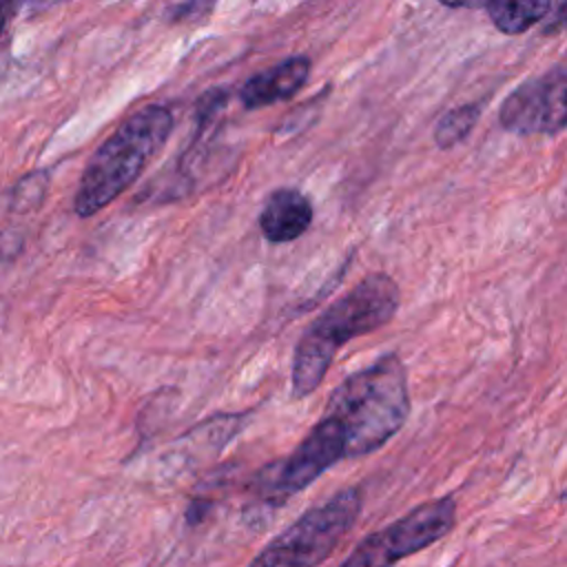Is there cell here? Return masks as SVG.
Returning a JSON list of instances; mask_svg holds the SVG:
<instances>
[{
    "mask_svg": "<svg viewBox=\"0 0 567 567\" xmlns=\"http://www.w3.org/2000/svg\"><path fill=\"white\" fill-rule=\"evenodd\" d=\"M408 416V370L396 352H388L354 370L330 392L321 419L288 456L270 461L255 474L250 492L259 503L281 507L339 461L383 447Z\"/></svg>",
    "mask_w": 567,
    "mask_h": 567,
    "instance_id": "6da1fadb",
    "label": "cell"
},
{
    "mask_svg": "<svg viewBox=\"0 0 567 567\" xmlns=\"http://www.w3.org/2000/svg\"><path fill=\"white\" fill-rule=\"evenodd\" d=\"M399 286L390 275L370 272L323 308L295 346L290 365L292 399H303L321 385L334 354L346 343L390 323L399 310Z\"/></svg>",
    "mask_w": 567,
    "mask_h": 567,
    "instance_id": "7a4b0ae2",
    "label": "cell"
},
{
    "mask_svg": "<svg viewBox=\"0 0 567 567\" xmlns=\"http://www.w3.org/2000/svg\"><path fill=\"white\" fill-rule=\"evenodd\" d=\"M173 131V113L151 104L128 115L89 159L78 195L75 213L91 217L117 199L159 153Z\"/></svg>",
    "mask_w": 567,
    "mask_h": 567,
    "instance_id": "3957f363",
    "label": "cell"
},
{
    "mask_svg": "<svg viewBox=\"0 0 567 567\" xmlns=\"http://www.w3.org/2000/svg\"><path fill=\"white\" fill-rule=\"evenodd\" d=\"M363 507L359 487H343L281 529L248 567H319L352 529Z\"/></svg>",
    "mask_w": 567,
    "mask_h": 567,
    "instance_id": "277c9868",
    "label": "cell"
},
{
    "mask_svg": "<svg viewBox=\"0 0 567 567\" xmlns=\"http://www.w3.org/2000/svg\"><path fill=\"white\" fill-rule=\"evenodd\" d=\"M454 496L425 501L401 518L359 540L339 567H394L399 560L439 543L454 529Z\"/></svg>",
    "mask_w": 567,
    "mask_h": 567,
    "instance_id": "5b68a950",
    "label": "cell"
},
{
    "mask_svg": "<svg viewBox=\"0 0 567 567\" xmlns=\"http://www.w3.org/2000/svg\"><path fill=\"white\" fill-rule=\"evenodd\" d=\"M498 124L512 135H556L567 128V64L520 82L498 106Z\"/></svg>",
    "mask_w": 567,
    "mask_h": 567,
    "instance_id": "8992f818",
    "label": "cell"
},
{
    "mask_svg": "<svg viewBox=\"0 0 567 567\" xmlns=\"http://www.w3.org/2000/svg\"><path fill=\"white\" fill-rule=\"evenodd\" d=\"M310 78V58L292 55L250 75L239 89V102L244 109L255 111L277 102H286L297 95Z\"/></svg>",
    "mask_w": 567,
    "mask_h": 567,
    "instance_id": "52a82bcc",
    "label": "cell"
},
{
    "mask_svg": "<svg viewBox=\"0 0 567 567\" xmlns=\"http://www.w3.org/2000/svg\"><path fill=\"white\" fill-rule=\"evenodd\" d=\"M312 202L299 188H277L264 202L259 230L270 244H290L312 224Z\"/></svg>",
    "mask_w": 567,
    "mask_h": 567,
    "instance_id": "ba28073f",
    "label": "cell"
},
{
    "mask_svg": "<svg viewBox=\"0 0 567 567\" xmlns=\"http://www.w3.org/2000/svg\"><path fill=\"white\" fill-rule=\"evenodd\" d=\"M481 9L487 13L496 31L505 35H518L547 20L554 2H485Z\"/></svg>",
    "mask_w": 567,
    "mask_h": 567,
    "instance_id": "9c48e42d",
    "label": "cell"
},
{
    "mask_svg": "<svg viewBox=\"0 0 567 567\" xmlns=\"http://www.w3.org/2000/svg\"><path fill=\"white\" fill-rule=\"evenodd\" d=\"M478 117H481L478 104H461L445 111L434 126V144L439 148H452L461 144L472 133Z\"/></svg>",
    "mask_w": 567,
    "mask_h": 567,
    "instance_id": "30bf717a",
    "label": "cell"
},
{
    "mask_svg": "<svg viewBox=\"0 0 567 567\" xmlns=\"http://www.w3.org/2000/svg\"><path fill=\"white\" fill-rule=\"evenodd\" d=\"M4 24H7V13H4V9L0 7V33L4 31Z\"/></svg>",
    "mask_w": 567,
    "mask_h": 567,
    "instance_id": "8fae6325",
    "label": "cell"
},
{
    "mask_svg": "<svg viewBox=\"0 0 567 567\" xmlns=\"http://www.w3.org/2000/svg\"><path fill=\"white\" fill-rule=\"evenodd\" d=\"M560 501H565V503H567V489L560 494Z\"/></svg>",
    "mask_w": 567,
    "mask_h": 567,
    "instance_id": "7c38bea8",
    "label": "cell"
}]
</instances>
